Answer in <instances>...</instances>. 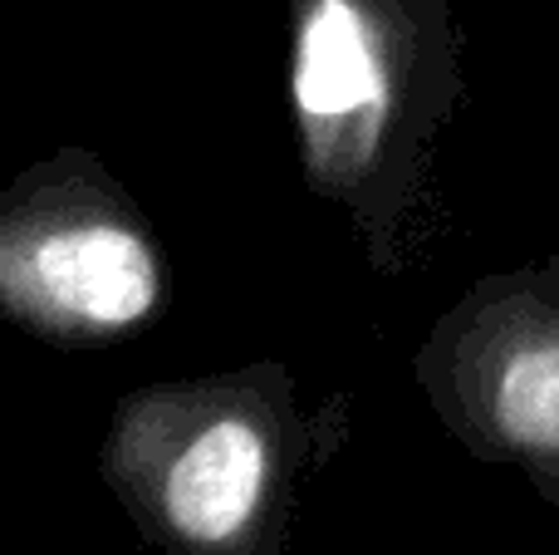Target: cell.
<instances>
[{"label":"cell","instance_id":"cell-1","mask_svg":"<svg viewBox=\"0 0 559 555\" xmlns=\"http://www.w3.org/2000/svg\"><path fill=\"white\" fill-rule=\"evenodd\" d=\"M462 108V59L432 0H299L289 123L299 177L348 216L383 281L423 271L452 232L437 167Z\"/></svg>","mask_w":559,"mask_h":555},{"label":"cell","instance_id":"cell-2","mask_svg":"<svg viewBox=\"0 0 559 555\" xmlns=\"http://www.w3.org/2000/svg\"><path fill=\"white\" fill-rule=\"evenodd\" d=\"M348 433L344 393L305 409L289 364L255 359L128 389L98 477L157 555H280Z\"/></svg>","mask_w":559,"mask_h":555},{"label":"cell","instance_id":"cell-3","mask_svg":"<svg viewBox=\"0 0 559 555\" xmlns=\"http://www.w3.org/2000/svg\"><path fill=\"white\" fill-rule=\"evenodd\" d=\"M167 256L138 197L88 147L0 192V320L55 350H108L163 315Z\"/></svg>","mask_w":559,"mask_h":555},{"label":"cell","instance_id":"cell-4","mask_svg":"<svg viewBox=\"0 0 559 555\" xmlns=\"http://www.w3.org/2000/svg\"><path fill=\"white\" fill-rule=\"evenodd\" d=\"M407 369L472 458L515 468L559 511V251L472 281Z\"/></svg>","mask_w":559,"mask_h":555}]
</instances>
